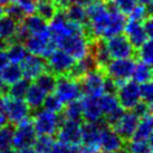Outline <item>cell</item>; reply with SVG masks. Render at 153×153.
<instances>
[{
  "instance_id": "f546056e",
  "label": "cell",
  "mask_w": 153,
  "mask_h": 153,
  "mask_svg": "<svg viewBox=\"0 0 153 153\" xmlns=\"http://www.w3.org/2000/svg\"><path fill=\"white\" fill-rule=\"evenodd\" d=\"M133 81L137 83V84H143L146 82H150L152 79V68L151 65L143 63V62H139L135 64V67L133 69L132 73V77Z\"/></svg>"
},
{
  "instance_id": "d590c367",
  "label": "cell",
  "mask_w": 153,
  "mask_h": 153,
  "mask_svg": "<svg viewBox=\"0 0 153 153\" xmlns=\"http://www.w3.org/2000/svg\"><path fill=\"white\" fill-rule=\"evenodd\" d=\"M30 81L26 79V78H20L19 81L15 82L13 84L9 85L8 87V96L15 98H24L25 97V94L28 89Z\"/></svg>"
},
{
  "instance_id": "277c9868",
  "label": "cell",
  "mask_w": 153,
  "mask_h": 153,
  "mask_svg": "<svg viewBox=\"0 0 153 153\" xmlns=\"http://www.w3.org/2000/svg\"><path fill=\"white\" fill-rule=\"evenodd\" d=\"M106 122L104 119L98 122H85L82 124L81 144L82 151L87 153H97L101 140V128Z\"/></svg>"
},
{
  "instance_id": "74e56055",
  "label": "cell",
  "mask_w": 153,
  "mask_h": 153,
  "mask_svg": "<svg viewBox=\"0 0 153 153\" xmlns=\"http://www.w3.org/2000/svg\"><path fill=\"white\" fill-rule=\"evenodd\" d=\"M137 55L141 62L146 63V64L151 65L153 62V44L151 38H149L146 42L142 44L139 48H137Z\"/></svg>"
},
{
  "instance_id": "f35d334b",
  "label": "cell",
  "mask_w": 153,
  "mask_h": 153,
  "mask_svg": "<svg viewBox=\"0 0 153 153\" xmlns=\"http://www.w3.org/2000/svg\"><path fill=\"white\" fill-rule=\"evenodd\" d=\"M4 13L6 15H8L9 17L13 18L16 22H20L25 18V13L22 11V9L18 7L17 4L13 2V1H10L7 6H4Z\"/></svg>"
},
{
  "instance_id": "5b68a950",
  "label": "cell",
  "mask_w": 153,
  "mask_h": 153,
  "mask_svg": "<svg viewBox=\"0 0 153 153\" xmlns=\"http://www.w3.org/2000/svg\"><path fill=\"white\" fill-rule=\"evenodd\" d=\"M57 47L66 51L75 60L81 59L89 53V40L84 33H76L66 36L59 43Z\"/></svg>"
},
{
  "instance_id": "7a4b0ae2",
  "label": "cell",
  "mask_w": 153,
  "mask_h": 153,
  "mask_svg": "<svg viewBox=\"0 0 153 153\" xmlns=\"http://www.w3.org/2000/svg\"><path fill=\"white\" fill-rule=\"evenodd\" d=\"M22 44L28 54L42 56L45 59L57 48L56 44L51 40L49 30L39 34H30Z\"/></svg>"
},
{
  "instance_id": "bcb514c9",
  "label": "cell",
  "mask_w": 153,
  "mask_h": 153,
  "mask_svg": "<svg viewBox=\"0 0 153 153\" xmlns=\"http://www.w3.org/2000/svg\"><path fill=\"white\" fill-rule=\"evenodd\" d=\"M142 25H143V28H144L145 33L148 35L149 38H152L153 36V22L151 16H149L148 18H145L144 20L142 22Z\"/></svg>"
},
{
  "instance_id": "6f0895ef",
  "label": "cell",
  "mask_w": 153,
  "mask_h": 153,
  "mask_svg": "<svg viewBox=\"0 0 153 153\" xmlns=\"http://www.w3.org/2000/svg\"><path fill=\"white\" fill-rule=\"evenodd\" d=\"M82 153H87V152H82Z\"/></svg>"
},
{
  "instance_id": "ba28073f",
  "label": "cell",
  "mask_w": 153,
  "mask_h": 153,
  "mask_svg": "<svg viewBox=\"0 0 153 153\" xmlns=\"http://www.w3.org/2000/svg\"><path fill=\"white\" fill-rule=\"evenodd\" d=\"M37 135L38 134L34 128L33 121L29 119L25 120L20 123L16 124V128H13L11 146L15 150L26 148V146H33Z\"/></svg>"
},
{
  "instance_id": "6da1fadb",
  "label": "cell",
  "mask_w": 153,
  "mask_h": 153,
  "mask_svg": "<svg viewBox=\"0 0 153 153\" xmlns=\"http://www.w3.org/2000/svg\"><path fill=\"white\" fill-rule=\"evenodd\" d=\"M63 120L58 113H53L40 107L34 111L31 121L38 135H55Z\"/></svg>"
},
{
  "instance_id": "f1b7e54d",
  "label": "cell",
  "mask_w": 153,
  "mask_h": 153,
  "mask_svg": "<svg viewBox=\"0 0 153 153\" xmlns=\"http://www.w3.org/2000/svg\"><path fill=\"white\" fill-rule=\"evenodd\" d=\"M62 113L64 115L65 120L82 122L83 121V107H82L81 100H75L72 102L66 103Z\"/></svg>"
},
{
  "instance_id": "9c48e42d",
  "label": "cell",
  "mask_w": 153,
  "mask_h": 153,
  "mask_svg": "<svg viewBox=\"0 0 153 153\" xmlns=\"http://www.w3.org/2000/svg\"><path fill=\"white\" fill-rule=\"evenodd\" d=\"M116 97L121 107L124 111H131L141 101L140 84L134 81H126L122 83L116 91Z\"/></svg>"
},
{
  "instance_id": "9a60e30c",
  "label": "cell",
  "mask_w": 153,
  "mask_h": 153,
  "mask_svg": "<svg viewBox=\"0 0 153 153\" xmlns=\"http://www.w3.org/2000/svg\"><path fill=\"white\" fill-rule=\"evenodd\" d=\"M139 121H140V117L133 111H124L122 116L117 120V122L114 125H112V128L126 142L131 140Z\"/></svg>"
},
{
  "instance_id": "7dc6e473",
  "label": "cell",
  "mask_w": 153,
  "mask_h": 153,
  "mask_svg": "<svg viewBox=\"0 0 153 153\" xmlns=\"http://www.w3.org/2000/svg\"><path fill=\"white\" fill-rule=\"evenodd\" d=\"M9 63L8 57H7V54H6V51H0V71L6 66V65Z\"/></svg>"
},
{
  "instance_id": "8fae6325",
  "label": "cell",
  "mask_w": 153,
  "mask_h": 153,
  "mask_svg": "<svg viewBox=\"0 0 153 153\" xmlns=\"http://www.w3.org/2000/svg\"><path fill=\"white\" fill-rule=\"evenodd\" d=\"M105 73L102 68H95L91 72L86 73L79 79L82 93L86 96L98 97L103 94V83H104Z\"/></svg>"
},
{
  "instance_id": "d6986e66",
  "label": "cell",
  "mask_w": 153,
  "mask_h": 153,
  "mask_svg": "<svg viewBox=\"0 0 153 153\" xmlns=\"http://www.w3.org/2000/svg\"><path fill=\"white\" fill-rule=\"evenodd\" d=\"M123 31L125 33V36L128 37L130 43L132 44V46L134 48H139L142 44L149 39L144 28H143L142 22L128 19L125 22Z\"/></svg>"
},
{
  "instance_id": "4fadbf2b",
  "label": "cell",
  "mask_w": 153,
  "mask_h": 153,
  "mask_svg": "<svg viewBox=\"0 0 153 153\" xmlns=\"http://www.w3.org/2000/svg\"><path fill=\"white\" fill-rule=\"evenodd\" d=\"M105 42L112 58H131L135 55V48L132 46L125 35H115Z\"/></svg>"
},
{
  "instance_id": "e575fe53",
  "label": "cell",
  "mask_w": 153,
  "mask_h": 153,
  "mask_svg": "<svg viewBox=\"0 0 153 153\" xmlns=\"http://www.w3.org/2000/svg\"><path fill=\"white\" fill-rule=\"evenodd\" d=\"M55 142V137L53 135H37L33 148L37 153H48Z\"/></svg>"
},
{
  "instance_id": "44dd1931",
  "label": "cell",
  "mask_w": 153,
  "mask_h": 153,
  "mask_svg": "<svg viewBox=\"0 0 153 153\" xmlns=\"http://www.w3.org/2000/svg\"><path fill=\"white\" fill-rule=\"evenodd\" d=\"M89 54L93 56L97 66L102 69L112 59L110 51L107 49L106 42L103 38H97L89 42Z\"/></svg>"
},
{
  "instance_id": "9f6ffc18",
  "label": "cell",
  "mask_w": 153,
  "mask_h": 153,
  "mask_svg": "<svg viewBox=\"0 0 153 153\" xmlns=\"http://www.w3.org/2000/svg\"><path fill=\"white\" fill-rule=\"evenodd\" d=\"M101 153H124V150L123 151H102Z\"/></svg>"
},
{
  "instance_id": "8992f818",
  "label": "cell",
  "mask_w": 153,
  "mask_h": 153,
  "mask_svg": "<svg viewBox=\"0 0 153 153\" xmlns=\"http://www.w3.org/2000/svg\"><path fill=\"white\" fill-rule=\"evenodd\" d=\"M4 114L9 123L16 125L30 117L31 110L24 98H15L6 95L4 96Z\"/></svg>"
},
{
  "instance_id": "836d02e7",
  "label": "cell",
  "mask_w": 153,
  "mask_h": 153,
  "mask_svg": "<svg viewBox=\"0 0 153 153\" xmlns=\"http://www.w3.org/2000/svg\"><path fill=\"white\" fill-rule=\"evenodd\" d=\"M42 108L49 111V112H53V113L60 114L63 108H64V103L62 102L60 98L53 92V93H49L46 95L43 105H42Z\"/></svg>"
},
{
  "instance_id": "603a6c76",
  "label": "cell",
  "mask_w": 153,
  "mask_h": 153,
  "mask_svg": "<svg viewBox=\"0 0 153 153\" xmlns=\"http://www.w3.org/2000/svg\"><path fill=\"white\" fill-rule=\"evenodd\" d=\"M152 115H145L140 119L131 139L132 140H152Z\"/></svg>"
},
{
  "instance_id": "f6af8a7d",
  "label": "cell",
  "mask_w": 153,
  "mask_h": 153,
  "mask_svg": "<svg viewBox=\"0 0 153 153\" xmlns=\"http://www.w3.org/2000/svg\"><path fill=\"white\" fill-rule=\"evenodd\" d=\"M151 110H152V105H150V104H148V103H145L144 101L141 100L140 102L133 107V110H131V111H133V112L141 119V117H143L145 115L151 114Z\"/></svg>"
},
{
  "instance_id": "8d00e7d4",
  "label": "cell",
  "mask_w": 153,
  "mask_h": 153,
  "mask_svg": "<svg viewBox=\"0 0 153 153\" xmlns=\"http://www.w3.org/2000/svg\"><path fill=\"white\" fill-rule=\"evenodd\" d=\"M13 128L15 125L11 123H7L0 128V151L11 148Z\"/></svg>"
},
{
  "instance_id": "7bdbcfd3",
  "label": "cell",
  "mask_w": 153,
  "mask_h": 153,
  "mask_svg": "<svg viewBox=\"0 0 153 153\" xmlns=\"http://www.w3.org/2000/svg\"><path fill=\"white\" fill-rule=\"evenodd\" d=\"M140 95L141 100L144 101L150 105H152V98H153V86L151 81L140 84Z\"/></svg>"
},
{
  "instance_id": "f5cc1de1",
  "label": "cell",
  "mask_w": 153,
  "mask_h": 153,
  "mask_svg": "<svg viewBox=\"0 0 153 153\" xmlns=\"http://www.w3.org/2000/svg\"><path fill=\"white\" fill-rule=\"evenodd\" d=\"M8 45L9 43L7 40H4V39H2L0 37V51H6V48L8 47Z\"/></svg>"
},
{
  "instance_id": "60d3db41",
  "label": "cell",
  "mask_w": 153,
  "mask_h": 153,
  "mask_svg": "<svg viewBox=\"0 0 153 153\" xmlns=\"http://www.w3.org/2000/svg\"><path fill=\"white\" fill-rule=\"evenodd\" d=\"M110 1L124 15H128L137 4V0H110Z\"/></svg>"
},
{
  "instance_id": "f907efd6",
  "label": "cell",
  "mask_w": 153,
  "mask_h": 153,
  "mask_svg": "<svg viewBox=\"0 0 153 153\" xmlns=\"http://www.w3.org/2000/svg\"><path fill=\"white\" fill-rule=\"evenodd\" d=\"M7 123H8V120H7V116L4 114V112L0 111V128H2L4 125H6Z\"/></svg>"
},
{
  "instance_id": "4316f807",
  "label": "cell",
  "mask_w": 153,
  "mask_h": 153,
  "mask_svg": "<svg viewBox=\"0 0 153 153\" xmlns=\"http://www.w3.org/2000/svg\"><path fill=\"white\" fill-rule=\"evenodd\" d=\"M6 54H7L9 63L19 65L25 59L26 56L28 55V51L22 43L11 42V43H9L8 47L6 48Z\"/></svg>"
},
{
  "instance_id": "30bf717a",
  "label": "cell",
  "mask_w": 153,
  "mask_h": 153,
  "mask_svg": "<svg viewBox=\"0 0 153 153\" xmlns=\"http://www.w3.org/2000/svg\"><path fill=\"white\" fill-rule=\"evenodd\" d=\"M74 63H75V59L72 56L68 55L66 51L58 47L46 58L47 71L53 73L55 76L66 75Z\"/></svg>"
},
{
  "instance_id": "c3c4849f",
  "label": "cell",
  "mask_w": 153,
  "mask_h": 153,
  "mask_svg": "<svg viewBox=\"0 0 153 153\" xmlns=\"http://www.w3.org/2000/svg\"><path fill=\"white\" fill-rule=\"evenodd\" d=\"M16 153H37L35 151L33 146H26V148H22V149L16 150Z\"/></svg>"
},
{
  "instance_id": "11a10c76",
  "label": "cell",
  "mask_w": 153,
  "mask_h": 153,
  "mask_svg": "<svg viewBox=\"0 0 153 153\" xmlns=\"http://www.w3.org/2000/svg\"><path fill=\"white\" fill-rule=\"evenodd\" d=\"M11 0H0V7H4L10 2Z\"/></svg>"
},
{
  "instance_id": "681fc988",
  "label": "cell",
  "mask_w": 153,
  "mask_h": 153,
  "mask_svg": "<svg viewBox=\"0 0 153 153\" xmlns=\"http://www.w3.org/2000/svg\"><path fill=\"white\" fill-rule=\"evenodd\" d=\"M152 1L153 0H137V4L141 6H144L149 9H152Z\"/></svg>"
},
{
  "instance_id": "2e32d148",
  "label": "cell",
  "mask_w": 153,
  "mask_h": 153,
  "mask_svg": "<svg viewBox=\"0 0 153 153\" xmlns=\"http://www.w3.org/2000/svg\"><path fill=\"white\" fill-rule=\"evenodd\" d=\"M19 65L22 68V77L28 81H34L38 75L47 69L46 59L42 56L33 54H28Z\"/></svg>"
},
{
  "instance_id": "ffe728a7",
  "label": "cell",
  "mask_w": 153,
  "mask_h": 153,
  "mask_svg": "<svg viewBox=\"0 0 153 153\" xmlns=\"http://www.w3.org/2000/svg\"><path fill=\"white\" fill-rule=\"evenodd\" d=\"M81 101L83 107V120L85 122H98L103 120V113L100 106L98 97L84 95V98Z\"/></svg>"
},
{
  "instance_id": "52a82bcc",
  "label": "cell",
  "mask_w": 153,
  "mask_h": 153,
  "mask_svg": "<svg viewBox=\"0 0 153 153\" xmlns=\"http://www.w3.org/2000/svg\"><path fill=\"white\" fill-rule=\"evenodd\" d=\"M54 93L60 98V101L64 104L75 100H79L83 95L79 81L66 75L57 76Z\"/></svg>"
},
{
  "instance_id": "1f68e13d",
  "label": "cell",
  "mask_w": 153,
  "mask_h": 153,
  "mask_svg": "<svg viewBox=\"0 0 153 153\" xmlns=\"http://www.w3.org/2000/svg\"><path fill=\"white\" fill-rule=\"evenodd\" d=\"M34 81H35V84H37L47 94H49V93H53L55 91L57 76H55L53 73H51L49 71L46 69L45 72H43L40 75H38V76L36 77Z\"/></svg>"
},
{
  "instance_id": "5bb4252c",
  "label": "cell",
  "mask_w": 153,
  "mask_h": 153,
  "mask_svg": "<svg viewBox=\"0 0 153 153\" xmlns=\"http://www.w3.org/2000/svg\"><path fill=\"white\" fill-rule=\"evenodd\" d=\"M56 134H57L58 142L69 145H79L81 144L82 122L64 119L62 121Z\"/></svg>"
},
{
  "instance_id": "db71d44e",
  "label": "cell",
  "mask_w": 153,
  "mask_h": 153,
  "mask_svg": "<svg viewBox=\"0 0 153 153\" xmlns=\"http://www.w3.org/2000/svg\"><path fill=\"white\" fill-rule=\"evenodd\" d=\"M0 153H16V150L9 148V149H6V150H1Z\"/></svg>"
},
{
  "instance_id": "ee69618b",
  "label": "cell",
  "mask_w": 153,
  "mask_h": 153,
  "mask_svg": "<svg viewBox=\"0 0 153 153\" xmlns=\"http://www.w3.org/2000/svg\"><path fill=\"white\" fill-rule=\"evenodd\" d=\"M119 88V85L115 79H113L112 77L107 76L105 74L104 77V83H103V93L106 94H116V91Z\"/></svg>"
},
{
  "instance_id": "ab89813d",
  "label": "cell",
  "mask_w": 153,
  "mask_h": 153,
  "mask_svg": "<svg viewBox=\"0 0 153 153\" xmlns=\"http://www.w3.org/2000/svg\"><path fill=\"white\" fill-rule=\"evenodd\" d=\"M128 16H130V19L137 20V22H143L145 18L151 16V9L137 4L133 8V10H132L131 13H128Z\"/></svg>"
},
{
  "instance_id": "4dcf8cb0",
  "label": "cell",
  "mask_w": 153,
  "mask_h": 153,
  "mask_svg": "<svg viewBox=\"0 0 153 153\" xmlns=\"http://www.w3.org/2000/svg\"><path fill=\"white\" fill-rule=\"evenodd\" d=\"M57 6L55 0H38L36 4V13L39 17H42L47 22L54 17L57 11Z\"/></svg>"
},
{
  "instance_id": "3957f363",
  "label": "cell",
  "mask_w": 153,
  "mask_h": 153,
  "mask_svg": "<svg viewBox=\"0 0 153 153\" xmlns=\"http://www.w3.org/2000/svg\"><path fill=\"white\" fill-rule=\"evenodd\" d=\"M136 62L134 57L131 58H112L108 64L103 68L107 76L112 77L116 81L117 85L128 81L132 77L133 69L135 67Z\"/></svg>"
},
{
  "instance_id": "cb8c5ba5",
  "label": "cell",
  "mask_w": 153,
  "mask_h": 153,
  "mask_svg": "<svg viewBox=\"0 0 153 153\" xmlns=\"http://www.w3.org/2000/svg\"><path fill=\"white\" fill-rule=\"evenodd\" d=\"M26 27L29 34H39L48 31V22L44 20L42 17H39L37 13L25 16V18L20 22Z\"/></svg>"
},
{
  "instance_id": "91938a15",
  "label": "cell",
  "mask_w": 153,
  "mask_h": 153,
  "mask_svg": "<svg viewBox=\"0 0 153 153\" xmlns=\"http://www.w3.org/2000/svg\"><path fill=\"white\" fill-rule=\"evenodd\" d=\"M0 111H2V110H0ZM2 112H4V111H2Z\"/></svg>"
},
{
  "instance_id": "83f0119b",
  "label": "cell",
  "mask_w": 153,
  "mask_h": 153,
  "mask_svg": "<svg viewBox=\"0 0 153 153\" xmlns=\"http://www.w3.org/2000/svg\"><path fill=\"white\" fill-rule=\"evenodd\" d=\"M0 75H1V78H2L4 84H7L8 86L11 85L15 82L22 78V72L20 65L8 63L0 71Z\"/></svg>"
},
{
  "instance_id": "b9f144b4",
  "label": "cell",
  "mask_w": 153,
  "mask_h": 153,
  "mask_svg": "<svg viewBox=\"0 0 153 153\" xmlns=\"http://www.w3.org/2000/svg\"><path fill=\"white\" fill-rule=\"evenodd\" d=\"M11 1L22 9L26 16L36 13V4H37L36 0H11Z\"/></svg>"
},
{
  "instance_id": "7402d4cb",
  "label": "cell",
  "mask_w": 153,
  "mask_h": 153,
  "mask_svg": "<svg viewBox=\"0 0 153 153\" xmlns=\"http://www.w3.org/2000/svg\"><path fill=\"white\" fill-rule=\"evenodd\" d=\"M47 93L39 87L37 84H29L28 89L25 94V102L28 104V106L30 107L31 111L38 110L42 107L44 103V100L46 97Z\"/></svg>"
},
{
  "instance_id": "816d5d0a",
  "label": "cell",
  "mask_w": 153,
  "mask_h": 153,
  "mask_svg": "<svg viewBox=\"0 0 153 153\" xmlns=\"http://www.w3.org/2000/svg\"><path fill=\"white\" fill-rule=\"evenodd\" d=\"M93 0H71V4H81V6H84L86 7L88 4H91Z\"/></svg>"
},
{
  "instance_id": "680465c9",
  "label": "cell",
  "mask_w": 153,
  "mask_h": 153,
  "mask_svg": "<svg viewBox=\"0 0 153 153\" xmlns=\"http://www.w3.org/2000/svg\"><path fill=\"white\" fill-rule=\"evenodd\" d=\"M124 153H125V151H124ZM126 153H128V152H126Z\"/></svg>"
},
{
  "instance_id": "ac0fdd59",
  "label": "cell",
  "mask_w": 153,
  "mask_h": 153,
  "mask_svg": "<svg viewBox=\"0 0 153 153\" xmlns=\"http://www.w3.org/2000/svg\"><path fill=\"white\" fill-rule=\"evenodd\" d=\"M100 146L103 151H123L125 141L108 124H103L101 128Z\"/></svg>"
},
{
  "instance_id": "e0dca14e",
  "label": "cell",
  "mask_w": 153,
  "mask_h": 153,
  "mask_svg": "<svg viewBox=\"0 0 153 153\" xmlns=\"http://www.w3.org/2000/svg\"><path fill=\"white\" fill-rule=\"evenodd\" d=\"M106 2L107 8L110 10V20H108V24H107L106 28L103 33V39H107L112 36L122 34L124 30L125 22L128 20L125 15L121 13L111 1H106Z\"/></svg>"
},
{
  "instance_id": "d4e9b609",
  "label": "cell",
  "mask_w": 153,
  "mask_h": 153,
  "mask_svg": "<svg viewBox=\"0 0 153 153\" xmlns=\"http://www.w3.org/2000/svg\"><path fill=\"white\" fill-rule=\"evenodd\" d=\"M19 22H16L13 18L9 17L8 15L4 13L0 17V37L8 43L13 40L15 34L17 31V27Z\"/></svg>"
},
{
  "instance_id": "484cf974",
  "label": "cell",
  "mask_w": 153,
  "mask_h": 153,
  "mask_svg": "<svg viewBox=\"0 0 153 153\" xmlns=\"http://www.w3.org/2000/svg\"><path fill=\"white\" fill-rule=\"evenodd\" d=\"M65 13H66L67 19L69 22L81 26L87 25L88 18H87L86 9L84 6L77 4H71L67 8H65Z\"/></svg>"
},
{
  "instance_id": "d6a6232c",
  "label": "cell",
  "mask_w": 153,
  "mask_h": 153,
  "mask_svg": "<svg viewBox=\"0 0 153 153\" xmlns=\"http://www.w3.org/2000/svg\"><path fill=\"white\" fill-rule=\"evenodd\" d=\"M151 140H128L125 144L124 151L128 153H152Z\"/></svg>"
},
{
  "instance_id": "7c38bea8",
  "label": "cell",
  "mask_w": 153,
  "mask_h": 153,
  "mask_svg": "<svg viewBox=\"0 0 153 153\" xmlns=\"http://www.w3.org/2000/svg\"><path fill=\"white\" fill-rule=\"evenodd\" d=\"M98 102H100V106L102 110L104 121L111 126L114 125L124 112L117 101L116 95L103 93L101 96H98Z\"/></svg>"
}]
</instances>
